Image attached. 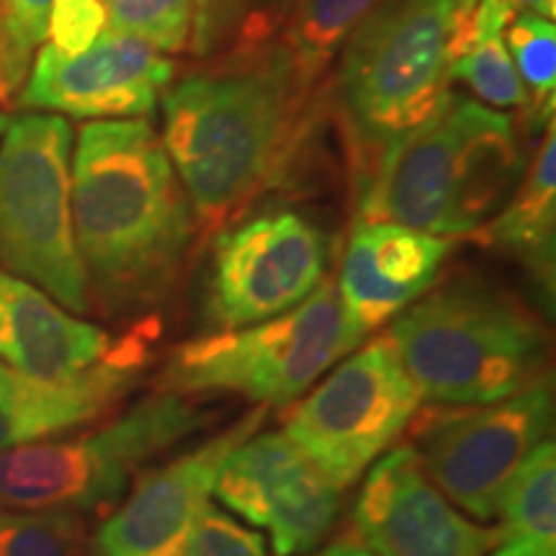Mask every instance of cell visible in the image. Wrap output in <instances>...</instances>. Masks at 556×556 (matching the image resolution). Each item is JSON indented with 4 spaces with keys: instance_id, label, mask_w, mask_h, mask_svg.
<instances>
[{
    "instance_id": "d6a6232c",
    "label": "cell",
    "mask_w": 556,
    "mask_h": 556,
    "mask_svg": "<svg viewBox=\"0 0 556 556\" xmlns=\"http://www.w3.org/2000/svg\"><path fill=\"white\" fill-rule=\"evenodd\" d=\"M5 127H9V116L3 114V111H0V137H3V131H5Z\"/></svg>"
},
{
    "instance_id": "7c38bea8",
    "label": "cell",
    "mask_w": 556,
    "mask_h": 556,
    "mask_svg": "<svg viewBox=\"0 0 556 556\" xmlns=\"http://www.w3.org/2000/svg\"><path fill=\"white\" fill-rule=\"evenodd\" d=\"M214 495L263 528L276 556H304L323 544L340 513V490L283 433H255L222 464Z\"/></svg>"
},
{
    "instance_id": "ffe728a7",
    "label": "cell",
    "mask_w": 556,
    "mask_h": 556,
    "mask_svg": "<svg viewBox=\"0 0 556 556\" xmlns=\"http://www.w3.org/2000/svg\"><path fill=\"white\" fill-rule=\"evenodd\" d=\"M495 546L486 556H556V454L546 438L520 464L500 497Z\"/></svg>"
},
{
    "instance_id": "5bb4252c",
    "label": "cell",
    "mask_w": 556,
    "mask_h": 556,
    "mask_svg": "<svg viewBox=\"0 0 556 556\" xmlns=\"http://www.w3.org/2000/svg\"><path fill=\"white\" fill-rule=\"evenodd\" d=\"M353 531L374 556H486L497 539V528L464 518L441 495L409 443L366 469Z\"/></svg>"
},
{
    "instance_id": "1f68e13d",
    "label": "cell",
    "mask_w": 556,
    "mask_h": 556,
    "mask_svg": "<svg viewBox=\"0 0 556 556\" xmlns=\"http://www.w3.org/2000/svg\"><path fill=\"white\" fill-rule=\"evenodd\" d=\"M516 11H528V13H536L541 18L554 21L556 16V0H507Z\"/></svg>"
},
{
    "instance_id": "277c9868",
    "label": "cell",
    "mask_w": 556,
    "mask_h": 556,
    "mask_svg": "<svg viewBox=\"0 0 556 556\" xmlns=\"http://www.w3.org/2000/svg\"><path fill=\"white\" fill-rule=\"evenodd\" d=\"M387 338L420 397L435 405H490L548 377L546 325L479 276L428 289Z\"/></svg>"
},
{
    "instance_id": "484cf974",
    "label": "cell",
    "mask_w": 556,
    "mask_h": 556,
    "mask_svg": "<svg viewBox=\"0 0 556 556\" xmlns=\"http://www.w3.org/2000/svg\"><path fill=\"white\" fill-rule=\"evenodd\" d=\"M54 0H0V103L29 78L31 58L47 39Z\"/></svg>"
},
{
    "instance_id": "3957f363",
    "label": "cell",
    "mask_w": 556,
    "mask_h": 556,
    "mask_svg": "<svg viewBox=\"0 0 556 556\" xmlns=\"http://www.w3.org/2000/svg\"><path fill=\"white\" fill-rule=\"evenodd\" d=\"M477 0H379L338 54L330 101L361 184L394 139L451 99V65Z\"/></svg>"
},
{
    "instance_id": "d6986e66",
    "label": "cell",
    "mask_w": 556,
    "mask_h": 556,
    "mask_svg": "<svg viewBox=\"0 0 556 556\" xmlns=\"http://www.w3.org/2000/svg\"><path fill=\"white\" fill-rule=\"evenodd\" d=\"M556 124L546 127L536 155L505 206L477 229L484 245L503 250L523 263L539 287L554 294L556 238Z\"/></svg>"
},
{
    "instance_id": "44dd1931",
    "label": "cell",
    "mask_w": 556,
    "mask_h": 556,
    "mask_svg": "<svg viewBox=\"0 0 556 556\" xmlns=\"http://www.w3.org/2000/svg\"><path fill=\"white\" fill-rule=\"evenodd\" d=\"M513 9L507 0H477L458 39L451 80H462L484 106L523 111L526 93L505 45Z\"/></svg>"
},
{
    "instance_id": "f546056e",
    "label": "cell",
    "mask_w": 556,
    "mask_h": 556,
    "mask_svg": "<svg viewBox=\"0 0 556 556\" xmlns=\"http://www.w3.org/2000/svg\"><path fill=\"white\" fill-rule=\"evenodd\" d=\"M304 0H248L245 18L235 39V50H253L276 37L291 16L302 9Z\"/></svg>"
},
{
    "instance_id": "cb8c5ba5",
    "label": "cell",
    "mask_w": 556,
    "mask_h": 556,
    "mask_svg": "<svg viewBox=\"0 0 556 556\" xmlns=\"http://www.w3.org/2000/svg\"><path fill=\"white\" fill-rule=\"evenodd\" d=\"M0 556H90L86 526L67 510H0Z\"/></svg>"
},
{
    "instance_id": "2e32d148",
    "label": "cell",
    "mask_w": 556,
    "mask_h": 556,
    "mask_svg": "<svg viewBox=\"0 0 556 556\" xmlns=\"http://www.w3.org/2000/svg\"><path fill=\"white\" fill-rule=\"evenodd\" d=\"M456 240L392 222H356L338 274L340 302L358 330L384 328L441 276Z\"/></svg>"
},
{
    "instance_id": "4fadbf2b",
    "label": "cell",
    "mask_w": 556,
    "mask_h": 556,
    "mask_svg": "<svg viewBox=\"0 0 556 556\" xmlns=\"http://www.w3.org/2000/svg\"><path fill=\"white\" fill-rule=\"evenodd\" d=\"M462 127L464 99L451 93L428 122L394 139L356 184V222L464 238Z\"/></svg>"
},
{
    "instance_id": "9c48e42d",
    "label": "cell",
    "mask_w": 556,
    "mask_h": 556,
    "mask_svg": "<svg viewBox=\"0 0 556 556\" xmlns=\"http://www.w3.org/2000/svg\"><path fill=\"white\" fill-rule=\"evenodd\" d=\"M554 422L552 377L490 405L417 413L409 435L420 467L441 495L475 520L497 518L505 486Z\"/></svg>"
},
{
    "instance_id": "52a82bcc",
    "label": "cell",
    "mask_w": 556,
    "mask_h": 556,
    "mask_svg": "<svg viewBox=\"0 0 556 556\" xmlns=\"http://www.w3.org/2000/svg\"><path fill=\"white\" fill-rule=\"evenodd\" d=\"M70 152L65 116L9 119L0 142V266L83 315L90 291L73 229Z\"/></svg>"
},
{
    "instance_id": "9a60e30c",
    "label": "cell",
    "mask_w": 556,
    "mask_h": 556,
    "mask_svg": "<svg viewBox=\"0 0 556 556\" xmlns=\"http://www.w3.org/2000/svg\"><path fill=\"white\" fill-rule=\"evenodd\" d=\"M173 75L176 67L170 60L144 41L106 26L80 54L41 47L21 103L73 119H137L155 111Z\"/></svg>"
},
{
    "instance_id": "4dcf8cb0",
    "label": "cell",
    "mask_w": 556,
    "mask_h": 556,
    "mask_svg": "<svg viewBox=\"0 0 556 556\" xmlns=\"http://www.w3.org/2000/svg\"><path fill=\"white\" fill-rule=\"evenodd\" d=\"M304 556H374L371 552H368L366 546H361L358 541L353 539H338L332 541V544H328L325 548H319V552H309Z\"/></svg>"
},
{
    "instance_id": "e0dca14e",
    "label": "cell",
    "mask_w": 556,
    "mask_h": 556,
    "mask_svg": "<svg viewBox=\"0 0 556 556\" xmlns=\"http://www.w3.org/2000/svg\"><path fill=\"white\" fill-rule=\"evenodd\" d=\"M139 332L116 340L101 364L73 379L45 381L0 361V451L45 441L99 420L119 405L144 368Z\"/></svg>"
},
{
    "instance_id": "30bf717a",
    "label": "cell",
    "mask_w": 556,
    "mask_h": 556,
    "mask_svg": "<svg viewBox=\"0 0 556 556\" xmlns=\"http://www.w3.org/2000/svg\"><path fill=\"white\" fill-rule=\"evenodd\" d=\"M330 240L296 208H268L222 227L206 281V317L238 330L302 304L328 278Z\"/></svg>"
},
{
    "instance_id": "83f0119b",
    "label": "cell",
    "mask_w": 556,
    "mask_h": 556,
    "mask_svg": "<svg viewBox=\"0 0 556 556\" xmlns=\"http://www.w3.org/2000/svg\"><path fill=\"white\" fill-rule=\"evenodd\" d=\"M109 26L101 0H54L47 39L62 54L86 52Z\"/></svg>"
},
{
    "instance_id": "6da1fadb",
    "label": "cell",
    "mask_w": 556,
    "mask_h": 556,
    "mask_svg": "<svg viewBox=\"0 0 556 556\" xmlns=\"http://www.w3.org/2000/svg\"><path fill=\"white\" fill-rule=\"evenodd\" d=\"M163 101V148L208 232L229 225L294 168L309 142L323 90L296 75L276 39L229 50L170 83Z\"/></svg>"
},
{
    "instance_id": "8fae6325",
    "label": "cell",
    "mask_w": 556,
    "mask_h": 556,
    "mask_svg": "<svg viewBox=\"0 0 556 556\" xmlns=\"http://www.w3.org/2000/svg\"><path fill=\"white\" fill-rule=\"evenodd\" d=\"M263 420L266 409L258 407L201 446L137 477L129 497L96 531L90 556L189 554L193 531L212 503L222 464L240 443L258 433Z\"/></svg>"
},
{
    "instance_id": "ac0fdd59",
    "label": "cell",
    "mask_w": 556,
    "mask_h": 556,
    "mask_svg": "<svg viewBox=\"0 0 556 556\" xmlns=\"http://www.w3.org/2000/svg\"><path fill=\"white\" fill-rule=\"evenodd\" d=\"M116 340L60 307L24 278L0 270V361L34 379L62 381L88 371Z\"/></svg>"
},
{
    "instance_id": "d4e9b609",
    "label": "cell",
    "mask_w": 556,
    "mask_h": 556,
    "mask_svg": "<svg viewBox=\"0 0 556 556\" xmlns=\"http://www.w3.org/2000/svg\"><path fill=\"white\" fill-rule=\"evenodd\" d=\"M111 29L129 34L155 52L191 50L193 0H101Z\"/></svg>"
},
{
    "instance_id": "7a4b0ae2",
    "label": "cell",
    "mask_w": 556,
    "mask_h": 556,
    "mask_svg": "<svg viewBox=\"0 0 556 556\" xmlns=\"http://www.w3.org/2000/svg\"><path fill=\"white\" fill-rule=\"evenodd\" d=\"M70 180L75 242L96 302L109 315L163 302L199 222L157 131L144 119L86 124Z\"/></svg>"
},
{
    "instance_id": "603a6c76",
    "label": "cell",
    "mask_w": 556,
    "mask_h": 556,
    "mask_svg": "<svg viewBox=\"0 0 556 556\" xmlns=\"http://www.w3.org/2000/svg\"><path fill=\"white\" fill-rule=\"evenodd\" d=\"M505 45L526 93L523 122L531 131H546L556 106V29L554 21L516 11L505 29Z\"/></svg>"
},
{
    "instance_id": "f1b7e54d",
    "label": "cell",
    "mask_w": 556,
    "mask_h": 556,
    "mask_svg": "<svg viewBox=\"0 0 556 556\" xmlns=\"http://www.w3.org/2000/svg\"><path fill=\"white\" fill-rule=\"evenodd\" d=\"M248 0H193L191 52L206 60L222 54L238 39Z\"/></svg>"
},
{
    "instance_id": "8992f818",
    "label": "cell",
    "mask_w": 556,
    "mask_h": 556,
    "mask_svg": "<svg viewBox=\"0 0 556 556\" xmlns=\"http://www.w3.org/2000/svg\"><path fill=\"white\" fill-rule=\"evenodd\" d=\"M208 422L186 394H148L106 426L0 451L3 510L93 513L116 505L139 471Z\"/></svg>"
},
{
    "instance_id": "ba28073f",
    "label": "cell",
    "mask_w": 556,
    "mask_h": 556,
    "mask_svg": "<svg viewBox=\"0 0 556 556\" xmlns=\"http://www.w3.org/2000/svg\"><path fill=\"white\" fill-rule=\"evenodd\" d=\"M420 402L389 338L379 336L291 402L283 435L343 492L394 446Z\"/></svg>"
},
{
    "instance_id": "7402d4cb",
    "label": "cell",
    "mask_w": 556,
    "mask_h": 556,
    "mask_svg": "<svg viewBox=\"0 0 556 556\" xmlns=\"http://www.w3.org/2000/svg\"><path fill=\"white\" fill-rule=\"evenodd\" d=\"M377 3L379 0H304L274 39L302 83L323 90L330 62L338 60L348 37Z\"/></svg>"
},
{
    "instance_id": "5b68a950",
    "label": "cell",
    "mask_w": 556,
    "mask_h": 556,
    "mask_svg": "<svg viewBox=\"0 0 556 556\" xmlns=\"http://www.w3.org/2000/svg\"><path fill=\"white\" fill-rule=\"evenodd\" d=\"M364 338L340 302L336 278L328 276L283 315L178 345L160 389L186 397L229 392L263 407H287L351 356Z\"/></svg>"
},
{
    "instance_id": "4316f807",
    "label": "cell",
    "mask_w": 556,
    "mask_h": 556,
    "mask_svg": "<svg viewBox=\"0 0 556 556\" xmlns=\"http://www.w3.org/2000/svg\"><path fill=\"white\" fill-rule=\"evenodd\" d=\"M186 556H268L266 539L208 503Z\"/></svg>"
}]
</instances>
